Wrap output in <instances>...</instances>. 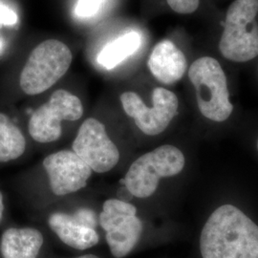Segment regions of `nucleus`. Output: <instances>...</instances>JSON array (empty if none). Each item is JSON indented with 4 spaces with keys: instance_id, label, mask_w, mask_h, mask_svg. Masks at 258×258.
<instances>
[{
    "instance_id": "nucleus-1",
    "label": "nucleus",
    "mask_w": 258,
    "mask_h": 258,
    "mask_svg": "<svg viewBox=\"0 0 258 258\" xmlns=\"http://www.w3.org/2000/svg\"><path fill=\"white\" fill-rule=\"evenodd\" d=\"M203 258H258V226L238 208L219 207L204 226Z\"/></svg>"
},
{
    "instance_id": "nucleus-2",
    "label": "nucleus",
    "mask_w": 258,
    "mask_h": 258,
    "mask_svg": "<svg viewBox=\"0 0 258 258\" xmlns=\"http://www.w3.org/2000/svg\"><path fill=\"white\" fill-rule=\"evenodd\" d=\"M258 0H234L226 15L219 50L227 59L246 62L258 55Z\"/></svg>"
},
{
    "instance_id": "nucleus-3",
    "label": "nucleus",
    "mask_w": 258,
    "mask_h": 258,
    "mask_svg": "<svg viewBox=\"0 0 258 258\" xmlns=\"http://www.w3.org/2000/svg\"><path fill=\"white\" fill-rule=\"evenodd\" d=\"M72 60V52L62 41L41 42L32 51L20 73L21 90L30 96L45 92L66 74Z\"/></svg>"
},
{
    "instance_id": "nucleus-4",
    "label": "nucleus",
    "mask_w": 258,
    "mask_h": 258,
    "mask_svg": "<svg viewBox=\"0 0 258 258\" xmlns=\"http://www.w3.org/2000/svg\"><path fill=\"white\" fill-rule=\"evenodd\" d=\"M188 78L196 90L198 107L204 117L214 121L228 120L233 105L219 62L211 56L200 57L190 65Z\"/></svg>"
},
{
    "instance_id": "nucleus-5",
    "label": "nucleus",
    "mask_w": 258,
    "mask_h": 258,
    "mask_svg": "<svg viewBox=\"0 0 258 258\" xmlns=\"http://www.w3.org/2000/svg\"><path fill=\"white\" fill-rule=\"evenodd\" d=\"M184 154L173 146H162L139 157L129 167L125 186L138 198H148L156 191L162 178L180 173L184 168Z\"/></svg>"
},
{
    "instance_id": "nucleus-6",
    "label": "nucleus",
    "mask_w": 258,
    "mask_h": 258,
    "mask_svg": "<svg viewBox=\"0 0 258 258\" xmlns=\"http://www.w3.org/2000/svg\"><path fill=\"white\" fill-rule=\"evenodd\" d=\"M83 115L81 99L67 90L58 89L32 114L28 124L30 136L40 144L55 142L62 134L63 120L75 121Z\"/></svg>"
},
{
    "instance_id": "nucleus-7",
    "label": "nucleus",
    "mask_w": 258,
    "mask_h": 258,
    "mask_svg": "<svg viewBox=\"0 0 258 258\" xmlns=\"http://www.w3.org/2000/svg\"><path fill=\"white\" fill-rule=\"evenodd\" d=\"M100 224L106 231V242L115 258L125 257L136 247L143 232V222L132 204L108 199L100 214Z\"/></svg>"
},
{
    "instance_id": "nucleus-8",
    "label": "nucleus",
    "mask_w": 258,
    "mask_h": 258,
    "mask_svg": "<svg viewBox=\"0 0 258 258\" xmlns=\"http://www.w3.org/2000/svg\"><path fill=\"white\" fill-rule=\"evenodd\" d=\"M120 99L126 115L135 120L138 128L148 136L164 132L177 115L179 107L175 94L163 87L153 90L152 107L147 106L137 93H122Z\"/></svg>"
},
{
    "instance_id": "nucleus-9",
    "label": "nucleus",
    "mask_w": 258,
    "mask_h": 258,
    "mask_svg": "<svg viewBox=\"0 0 258 258\" xmlns=\"http://www.w3.org/2000/svg\"><path fill=\"white\" fill-rule=\"evenodd\" d=\"M73 151L92 171H110L120 160V151L109 138L104 124L95 118L84 120L73 142Z\"/></svg>"
},
{
    "instance_id": "nucleus-10",
    "label": "nucleus",
    "mask_w": 258,
    "mask_h": 258,
    "mask_svg": "<svg viewBox=\"0 0 258 258\" xmlns=\"http://www.w3.org/2000/svg\"><path fill=\"white\" fill-rule=\"evenodd\" d=\"M53 194L57 196L74 194L86 186L92 169L73 150H60L44 159Z\"/></svg>"
},
{
    "instance_id": "nucleus-11",
    "label": "nucleus",
    "mask_w": 258,
    "mask_h": 258,
    "mask_svg": "<svg viewBox=\"0 0 258 258\" xmlns=\"http://www.w3.org/2000/svg\"><path fill=\"white\" fill-rule=\"evenodd\" d=\"M95 217L90 211L82 210L75 215L54 212L49 216L48 224L67 246L80 250L92 248L99 243V234L95 231Z\"/></svg>"
},
{
    "instance_id": "nucleus-12",
    "label": "nucleus",
    "mask_w": 258,
    "mask_h": 258,
    "mask_svg": "<svg viewBox=\"0 0 258 258\" xmlns=\"http://www.w3.org/2000/svg\"><path fill=\"white\" fill-rule=\"evenodd\" d=\"M148 66L157 81L172 84L183 78L187 63L184 53L172 41L164 39L153 48Z\"/></svg>"
},
{
    "instance_id": "nucleus-13",
    "label": "nucleus",
    "mask_w": 258,
    "mask_h": 258,
    "mask_svg": "<svg viewBox=\"0 0 258 258\" xmlns=\"http://www.w3.org/2000/svg\"><path fill=\"white\" fill-rule=\"evenodd\" d=\"M43 245L41 232L34 228H10L0 238L1 258H37Z\"/></svg>"
},
{
    "instance_id": "nucleus-14",
    "label": "nucleus",
    "mask_w": 258,
    "mask_h": 258,
    "mask_svg": "<svg viewBox=\"0 0 258 258\" xmlns=\"http://www.w3.org/2000/svg\"><path fill=\"white\" fill-rule=\"evenodd\" d=\"M142 44V37L138 32L125 33L103 47L97 60L106 69H113L130 55H134Z\"/></svg>"
},
{
    "instance_id": "nucleus-15",
    "label": "nucleus",
    "mask_w": 258,
    "mask_h": 258,
    "mask_svg": "<svg viewBox=\"0 0 258 258\" xmlns=\"http://www.w3.org/2000/svg\"><path fill=\"white\" fill-rule=\"evenodd\" d=\"M26 149V140L21 130L7 115L0 113V163L21 156Z\"/></svg>"
},
{
    "instance_id": "nucleus-16",
    "label": "nucleus",
    "mask_w": 258,
    "mask_h": 258,
    "mask_svg": "<svg viewBox=\"0 0 258 258\" xmlns=\"http://www.w3.org/2000/svg\"><path fill=\"white\" fill-rule=\"evenodd\" d=\"M105 0H77L75 16L79 19H87L95 17L102 9Z\"/></svg>"
},
{
    "instance_id": "nucleus-17",
    "label": "nucleus",
    "mask_w": 258,
    "mask_h": 258,
    "mask_svg": "<svg viewBox=\"0 0 258 258\" xmlns=\"http://www.w3.org/2000/svg\"><path fill=\"white\" fill-rule=\"evenodd\" d=\"M166 2L175 13L181 15L191 14L199 6V0H166Z\"/></svg>"
},
{
    "instance_id": "nucleus-18",
    "label": "nucleus",
    "mask_w": 258,
    "mask_h": 258,
    "mask_svg": "<svg viewBox=\"0 0 258 258\" xmlns=\"http://www.w3.org/2000/svg\"><path fill=\"white\" fill-rule=\"evenodd\" d=\"M18 21L19 17L17 13L0 1V25L13 26L16 25Z\"/></svg>"
},
{
    "instance_id": "nucleus-19",
    "label": "nucleus",
    "mask_w": 258,
    "mask_h": 258,
    "mask_svg": "<svg viewBox=\"0 0 258 258\" xmlns=\"http://www.w3.org/2000/svg\"><path fill=\"white\" fill-rule=\"evenodd\" d=\"M3 212H4V202H3V195L0 191V221L2 220L3 217Z\"/></svg>"
},
{
    "instance_id": "nucleus-20",
    "label": "nucleus",
    "mask_w": 258,
    "mask_h": 258,
    "mask_svg": "<svg viewBox=\"0 0 258 258\" xmlns=\"http://www.w3.org/2000/svg\"><path fill=\"white\" fill-rule=\"evenodd\" d=\"M75 258H100L98 257L97 255H94V254H85V255H82V256H79V257Z\"/></svg>"
},
{
    "instance_id": "nucleus-21",
    "label": "nucleus",
    "mask_w": 258,
    "mask_h": 258,
    "mask_svg": "<svg viewBox=\"0 0 258 258\" xmlns=\"http://www.w3.org/2000/svg\"><path fill=\"white\" fill-rule=\"evenodd\" d=\"M3 50H4V41L0 38V54L2 53Z\"/></svg>"
},
{
    "instance_id": "nucleus-22",
    "label": "nucleus",
    "mask_w": 258,
    "mask_h": 258,
    "mask_svg": "<svg viewBox=\"0 0 258 258\" xmlns=\"http://www.w3.org/2000/svg\"><path fill=\"white\" fill-rule=\"evenodd\" d=\"M257 149H258V141H257Z\"/></svg>"
}]
</instances>
